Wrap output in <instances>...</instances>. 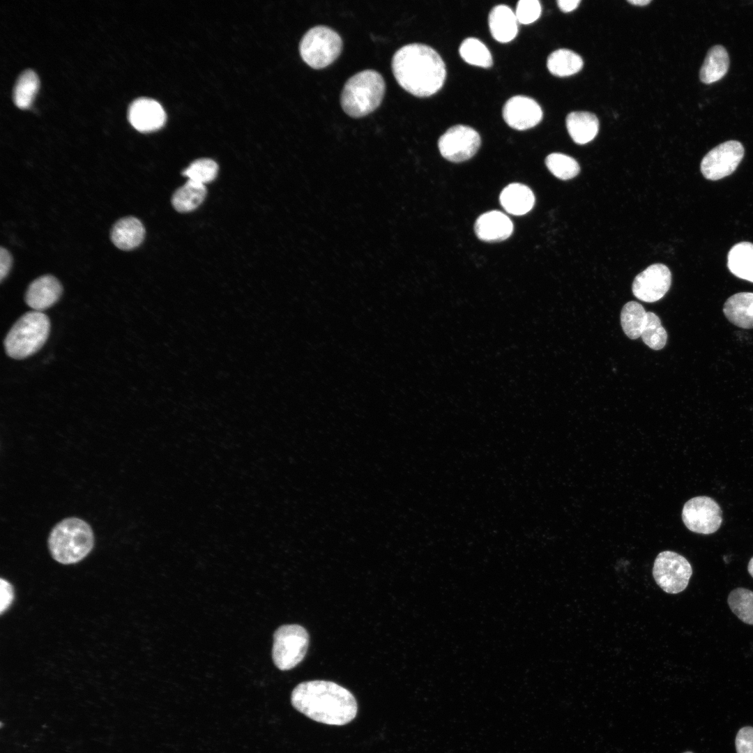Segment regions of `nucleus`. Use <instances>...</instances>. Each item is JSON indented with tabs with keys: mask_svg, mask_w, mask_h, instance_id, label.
<instances>
[{
	"mask_svg": "<svg viewBox=\"0 0 753 753\" xmlns=\"http://www.w3.org/2000/svg\"><path fill=\"white\" fill-rule=\"evenodd\" d=\"M340 36L331 28L319 25L310 29L303 36L299 52L311 68L321 69L331 64L342 50Z\"/></svg>",
	"mask_w": 753,
	"mask_h": 753,
	"instance_id": "423d86ee",
	"label": "nucleus"
},
{
	"mask_svg": "<svg viewBox=\"0 0 753 753\" xmlns=\"http://www.w3.org/2000/svg\"><path fill=\"white\" fill-rule=\"evenodd\" d=\"M727 266L735 276L753 282V243L744 241L734 245L727 255Z\"/></svg>",
	"mask_w": 753,
	"mask_h": 753,
	"instance_id": "4be33fe9",
	"label": "nucleus"
},
{
	"mask_svg": "<svg viewBox=\"0 0 753 753\" xmlns=\"http://www.w3.org/2000/svg\"><path fill=\"white\" fill-rule=\"evenodd\" d=\"M459 53L462 59L470 65L482 68H490L493 65L491 52L478 38L464 39L459 46Z\"/></svg>",
	"mask_w": 753,
	"mask_h": 753,
	"instance_id": "cd10ccee",
	"label": "nucleus"
},
{
	"mask_svg": "<svg viewBox=\"0 0 753 753\" xmlns=\"http://www.w3.org/2000/svg\"><path fill=\"white\" fill-rule=\"evenodd\" d=\"M91 526L77 517L66 518L52 529L47 545L52 557L58 563L69 565L83 560L94 546Z\"/></svg>",
	"mask_w": 753,
	"mask_h": 753,
	"instance_id": "7ed1b4c3",
	"label": "nucleus"
},
{
	"mask_svg": "<svg viewBox=\"0 0 753 753\" xmlns=\"http://www.w3.org/2000/svg\"><path fill=\"white\" fill-rule=\"evenodd\" d=\"M474 230L479 239L495 243L504 241L511 236L513 224L505 213L499 211H491L477 218Z\"/></svg>",
	"mask_w": 753,
	"mask_h": 753,
	"instance_id": "dca6fc26",
	"label": "nucleus"
},
{
	"mask_svg": "<svg viewBox=\"0 0 753 753\" xmlns=\"http://www.w3.org/2000/svg\"><path fill=\"white\" fill-rule=\"evenodd\" d=\"M205 185L188 180L177 189L172 196V202L179 212H189L198 207L206 197Z\"/></svg>",
	"mask_w": 753,
	"mask_h": 753,
	"instance_id": "393cba45",
	"label": "nucleus"
},
{
	"mask_svg": "<svg viewBox=\"0 0 753 753\" xmlns=\"http://www.w3.org/2000/svg\"><path fill=\"white\" fill-rule=\"evenodd\" d=\"M144 227L139 220L128 216L121 218L112 227L111 240L116 247L123 250H132L144 240Z\"/></svg>",
	"mask_w": 753,
	"mask_h": 753,
	"instance_id": "a211bd4d",
	"label": "nucleus"
},
{
	"mask_svg": "<svg viewBox=\"0 0 753 753\" xmlns=\"http://www.w3.org/2000/svg\"><path fill=\"white\" fill-rule=\"evenodd\" d=\"M566 128L572 140L578 144L592 141L599 130L597 116L588 112H572L565 119Z\"/></svg>",
	"mask_w": 753,
	"mask_h": 753,
	"instance_id": "412c9836",
	"label": "nucleus"
},
{
	"mask_svg": "<svg viewBox=\"0 0 753 753\" xmlns=\"http://www.w3.org/2000/svg\"><path fill=\"white\" fill-rule=\"evenodd\" d=\"M647 312L639 303L628 302L621 312V324L625 334L631 340L641 337Z\"/></svg>",
	"mask_w": 753,
	"mask_h": 753,
	"instance_id": "a878e982",
	"label": "nucleus"
},
{
	"mask_svg": "<svg viewBox=\"0 0 753 753\" xmlns=\"http://www.w3.org/2000/svg\"><path fill=\"white\" fill-rule=\"evenodd\" d=\"M480 144V135L475 129L465 125H455L439 137L438 147L445 159L461 162L471 158Z\"/></svg>",
	"mask_w": 753,
	"mask_h": 753,
	"instance_id": "9d476101",
	"label": "nucleus"
},
{
	"mask_svg": "<svg viewBox=\"0 0 753 753\" xmlns=\"http://www.w3.org/2000/svg\"><path fill=\"white\" fill-rule=\"evenodd\" d=\"M385 91V81L379 73L370 69L360 71L344 84L340 97L342 108L351 117L365 116L380 105Z\"/></svg>",
	"mask_w": 753,
	"mask_h": 753,
	"instance_id": "20e7f679",
	"label": "nucleus"
},
{
	"mask_svg": "<svg viewBox=\"0 0 753 753\" xmlns=\"http://www.w3.org/2000/svg\"><path fill=\"white\" fill-rule=\"evenodd\" d=\"M545 164L550 172L561 180L574 178L580 170L578 162L573 158L560 153L548 155Z\"/></svg>",
	"mask_w": 753,
	"mask_h": 753,
	"instance_id": "7c9ffc66",
	"label": "nucleus"
},
{
	"mask_svg": "<svg viewBox=\"0 0 753 753\" xmlns=\"http://www.w3.org/2000/svg\"><path fill=\"white\" fill-rule=\"evenodd\" d=\"M503 117L512 128L524 130L537 126L542 119V110L533 98L515 96L508 99L503 108Z\"/></svg>",
	"mask_w": 753,
	"mask_h": 753,
	"instance_id": "ddd939ff",
	"label": "nucleus"
},
{
	"mask_svg": "<svg viewBox=\"0 0 753 753\" xmlns=\"http://www.w3.org/2000/svg\"><path fill=\"white\" fill-rule=\"evenodd\" d=\"M692 574L690 562L676 552L664 551L655 559L653 576L657 584L666 593L676 594L684 591Z\"/></svg>",
	"mask_w": 753,
	"mask_h": 753,
	"instance_id": "6e6552de",
	"label": "nucleus"
},
{
	"mask_svg": "<svg viewBox=\"0 0 753 753\" xmlns=\"http://www.w3.org/2000/svg\"><path fill=\"white\" fill-rule=\"evenodd\" d=\"M62 287L54 276L45 275L34 280L29 286L25 301L34 311L41 312L52 306L60 298Z\"/></svg>",
	"mask_w": 753,
	"mask_h": 753,
	"instance_id": "2eb2a0df",
	"label": "nucleus"
},
{
	"mask_svg": "<svg viewBox=\"0 0 753 753\" xmlns=\"http://www.w3.org/2000/svg\"><path fill=\"white\" fill-rule=\"evenodd\" d=\"M518 23L515 13L506 5L495 6L489 12V30L498 42L505 43L512 40L518 33Z\"/></svg>",
	"mask_w": 753,
	"mask_h": 753,
	"instance_id": "f3484780",
	"label": "nucleus"
},
{
	"mask_svg": "<svg viewBox=\"0 0 753 753\" xmlns=\"http://www.w3.org/2000/svg\"><path fill=\"white\" fill-rule=\"evenodd\" d=\"M727 602L732 612L740 621L753 625V591L736 588L729 593Z\"/></svg>",
	"mask_w": 753,
	"mask_h": 753,
	"instance_id": "c85d7f7f",
	"label": "nucleus"
},
{
	"mask_svg": "<svg viewBox=\"0 0 753 753\" xmlns=\"http://www.w3.org/2000/svg\"><path fill=\"white\" fill-rule=\"evenodd\" d=\"M1 614H3L11 605L14 598L13 586L7 580L1 579Z\"/></svg>",
	"mask_w": 753,
	"mask_h": 753,
	"instance_id": "f704fd0d",
	"label": "nucleus"
},
{
	"mask_svg": "<svg viewBox=\"0 0 753 753\" xmlns=\"http://www.w3.org/2000/svg\"><path fill=\"white\" fill-rule=\"evenodd\" d=\"M584 65L582 58L576 52L568 49H558L552 52L547 60L549 71L557 77H567L576 74Z\"/></svg>",
	"mask_w": 753,
	"mask_h": 753,
	"instance_id": "b1692460",
	"label": "nucleus"
},
{
	"mask_svg": "<svg viewBox=\"0 0 753 753\" xmlns=\"http://www.w3.org/2000/svg\"><path fill=\"white\" fill-rule=\"evenodd\" d=\"M743 144L736 140L723 142L711 149L702 159L701 172L708 180L717 181L731 174L744 156Z\"/></svg>",
	"mask_w": 753,
	"mask_h": 753,
	"instance_id": "9b49d317",
	"label": "nucleus"
},
{
	"mask_svg": "<svg viewBox=\"0 0 753 753\" xmlns=\"http://www.w3.org/2000/svg\"><path fill=\"white\" fill-rule=\"evenodd\" d=\"M131 125L140 132H151L160 128L165 123L166 114L162 105L148 98L135 100L128 109Z\"/></svg>",
	"mask_w": 753,
	"mask_h": 753,
	"instance_id": "4468645a",
	"label": "nucleus"
},
{
	"mask_svg": "<svg viewBox=\"0 0 753 753\" xmlns=\"http://www.w3.org/2000/svg\"><path fill=\"white\" fill-rule=\"evenodd\" d=\"M641 337L645 344L653 350H660L665 346L667 333L655 313L647 312Z\"/></svg>",
	"mask_w": 753,
	"mask_h": 753,
	"instance_id": "c756f323",
	"label": "nucleus"
},
{
	"mask_svg": "<svg viewBox=\"0 0 753 753\" xmlns=\"http://www.w3.org/2000/svg\"><path fill=\"white\" fill-rule=\"evenodd\" d=\"M559 9L565 13L575 10L581 3L580 0H558L556 1Z\"/></svg>",
	"mask_w": 753,
	"mask_h": 753,
	"instance_id": "e433bc0d",
	"label": "nucleus"
},
{
	"mask_svg": "<svg viewBox=\"0 0 753 753\" xmlns=\"http://www.w3.org/2000/svg\"><path fill=\"white\" fill-rule=\"evenodd\" d=\"M737 753H753V728L745 727L739 730L736 738Z\"/></svg>",
	"mask_w": 753,
	"mask_h": 753,
	"instance_id": "72a5a7b5",
	"label": "nucleus"
},
{
	"mask_svg": "<svg viewBox=\"0 0 753 753\" xmlns=\"http://www.w3.org/2000/svg\"><path fill=\"white\" fill-rule=\"evenodd\" d=\"M12 266V257L8 250L3 247L0 249V280L2 282L8 274Z\"/></svg>",
	"mask_w": 753,
	"mask_h": 753,
	"instance_id": "c9c22d12",
	"label": "nucleus"
},
{
	"mask_svg": "<svg viewBox=\"0 0 753 753\" xmlns=\"http://www.w3.org/2000/svg\"><path fill=\"white\" fill-rule=\"evenodd\" d=\"M292 706L317 722L342 726L356 716L358 705L352 693L336 683L323 680L297 685L291 694Z\"/></svg>",
	"mask_w": 753,
	"mask_h": 753,
	"instance_id": "f257e3e1",
	"label": "nucleus"
},
{
	"mask_svg": "<svg viewBox=\"0 0 753 753\" xmlns=\"http://www.w3.org/2000/svg\"><path fill=\"white\" fill-rule=\"evenodd\" d=\"M50 328L47 315L32 311L22 315L8 333L4 347L7 354L15 359L27 358L38 351L46 342Z\"/></svg>",
	"mask_w": 753,
	"mask_h": 753,
	"instance_id": "39448f33",
	"label": "nucleus"
},
{
	"mask_svg": "<svg viewBox=\"0 0 753 753\" xmlns=\"http://www.w3.org/2000/svg\"><path fill=\"white\" fill-rule=\"evenodd\" d=\"M39 80L36 73L31 70H24L16 80L13 98L15 105L20 109L28 108L38 91Z\"/></svg>",
	"mask_w": 753,
	"mask_h": 753,
	"instance_id": "bb28decb",
	"label": "nucleus"
},
{
	"mask_svg": "<svg viewBox=\"0 0 753 753\" xmlns=\"http://www.w3.org/2000/svg\"><path fill=\"white\" fill-rule=\"evenodd\" d=\"M729 58L726 49L720 45L712 47L706 54L700 69L699 78L704 84L721 79L727 73Z\"/></svg>",
	"mask_w": 753,
	"mask_h": 753,
	"instance_id": "5701e85b",
	"label": "nucleus"
},
{
	"mask_svg": "<svg viewBox=\"0 0 753 753\" xmlns=\"http://www.w3.org/2000/svg\"><path fill=\"white\" fill-rule=\"evenodd\" d=\"M671 282V274L667 266L655 264L636 276L632 290L639 300L653 303L660 300L666 294Z\"/></svg>",
	"mask_w": 753,
	"mask_h": 753,
	"instance_id": "f8f14e48",
	"label": "nucleus"
},
{
	"mask_svg": "<svg viewBox=\"0 0 753 753\" xmlns=\"http://www.w3.org/2000/svg\"><path fill=\"white\" fill-rule=\"evenodd\" d=\"M682 519L691 531L708 535L714 533L722 522V511L711 497L695 496L688 500L682 510Z\"/></svg>",
	"mask_w": 753,
	"mask_h": 753,
	"instance_id": "1a4fd4ad",
	"label": "nucleus"
},
{
	"mask_svg": "<svg viewBox=\"0 0 753 753\" xmlns=\"http://www.w3.org/2000/svg\"><path fill=\"white\" fill-rule=\"evenodd\" d=\"M684 753H692V752H684Z\"/></svg>",
	"mask_w": 753,
	"mask_h": 753,
	"instance_id": "ea45409f",
	"label": "nucleus"
},
{
	"mask_svg": "<svg viewBox=\"0 0 753 753\" xmlns=\"http://www.w3.org/2000/svg\"><path fill=\"white\" fill-rule=\"evenodd\" d=\"M651 0H628V3H630L632 4V5L639 6H646V5L648 4L649 3H651Z\"/></svg>",
	"mask_w": 753,
	"mask_h": 753,
	"instance_id": "4c0bfd02",
	"label": "nucleus"
},
{
	"mask_svg": "<svg viewBox=\"0 0 753 753\" xmlns=\"http://www.w3.org/2000/svg\"><path fill=\"white\" fill-rule=\"evenodd\" d=\"M392 71L397 83L409 93L429 97L443 86L446 65L432 47L420 43L406 45L394 54Z\"/></svg>",
	"mask_w": 753,
	"mask_h": 753,
	"instance_id": "f03ea898",
	"label": "nucleus"
},
{
	"mask_svg": "<svg viewBox=\"0 0 753 753\" xmlns=\"http://www.w3.org/2000/svg\"><path fill=\"white\" fill-rule=\"evenodd\" d=\"M218 171L217 163L208 158L192 162L183 172L188 180L204 185L215 179Z\"/></svg>",
	"mask_w": 753,
	"mask_h": 753,
	"instance_id": "2f4dec72",
	"label": "nucleus"
},
{
	"mask_svg": "<svg viewBox=\"0 0 753 753\" xmlns=\"http://www.w3.org/2000/svg\"><path fill=\"white\" fill-rule=\"evenodd\" d=\"M499 201L504 210L515 215H522L529 212L534 206L535 196L527 185L514 183L503 189Z\"/></svg>",
	"mask_w": 753,
	"mask_h": 753,
	"instance_id": "aec40b11",
	"label": "nucleus"
},
{
	"mask_svg": "<svg viewBox=\"0 0 753 753\" xmlns=\"http://www.w3.org/2000/svg\"><path fill=\"white\" fill-rule=\"evenodd\" d=\"M541 12V3L538 0H520L517 3L515 13L519 23L528 24L536 21Z\"/></svg>",
	"mask_w": 753,
	"mask_h": 753,
	"instance_id": "473e14b6",
	"label": "nucleus"
},
{
	"mask_svg": "<svg viewBox=\"0 0 753 753\" xmlns=\"http://www.w3.org/2000/svg\"><path fill=\"white\" fill-rule=\"evenodd\" d=\"M747 571L750 573V575H751V577L753 578V556L751 558V559L750 560V561L748 563Z\"/></svg>",
	"mask_w": 753,
	"mask_h": 753,
	"instance_id": "58836bf2",
	"label": "nucleus"
},
{
	"mask_svg": "<svg viewBox=\"0 0 753 753\" xmlns=\"http://www.w3.org/2000/svg\"><path fill=\"white\" fill-rule=\"evenodd\" d=\"M723 312L733 325L753 328V292H740L731 296L724 303Z\"/></svg>",
	"mask_w": 753,
	"mask_h": 753,
	"instance_id": "6ab92c4d",
	"label": "nucleus"
},
{
	"mask_svg": "<svg viewBox=\"0 0 753 753\" xmlns=\"http://www.w3.org/2000/svg\"><path fill=\"white\" fill-rule=\"evenodd\" d=\"M309 639L307 631L300 625L279 627L273 634L272 657L275 665L282 671L297 666L306 655Z\"/></svg>",
	"mask_w": 753,
	"mask_h": 753,
	"instance_id": "0eeeda50",
	"label": "nucleus"
}]
</instances>
